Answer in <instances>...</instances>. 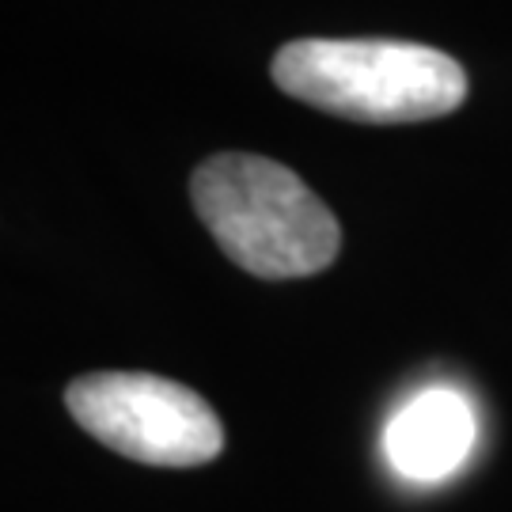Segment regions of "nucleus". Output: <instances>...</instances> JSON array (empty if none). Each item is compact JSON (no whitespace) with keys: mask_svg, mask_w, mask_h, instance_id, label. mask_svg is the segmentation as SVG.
<instances>
[{"mask_svg":"<svg viewBox=\"0 0 512 512\" xmlns=\"http://www.w3.org/2000/svg\"><path fill=\"white\" fill-rule=\"evenodd\" d=\"M270 73L300 103L376 126L429 122L467 99L452 57L391 38H300L277 50Z\"/></svg>","mask_w":512,"mask_h":512,"instance_id":"2","label":"nucleus"},{"mask_svg":"<svg viewBox=\"0 0 512 512\" xmlns=\"http://www.w3.org/2000/svg\"><path fill=\"white\" fill-rule=\"evenodd\" d=\"M475 437V406L452 387H429L387 421L384 456L410 482H440L467 463Z\"/></svg>","mask_w":512,"mask_h":512,"instance_id":"4","label":"nucleus"},{"mask_svg":"<svg viewBox=\"0 0 512 512\" xmlns=\"http://www.w3.org/2000/svg\"><path fill=\"white\" fill-rule=\"evenodd\" d=\"M198 220L239 270L266 281L327 270L342 247V228L304 179L255 152H217L194 179Z\"/></svg>","mask_w":512,"mask_h":512,"instance_id":"1","label":"nucleus"},{"mask_svg":"<svg viewBox=\"0 0 512 512\" xmlns=\"http://www.w3.org/2000/svg\"><path fill=\"white\" fill-rule=\"evenodd\" d=\"M84 433L148 467H202L220 456L224 425L198 391L148 372H92L65 391Z\"/></svg>","mask_w":512,"mask_h":512,"instance_id":"3","label":"nucleus"}]
</instances>
